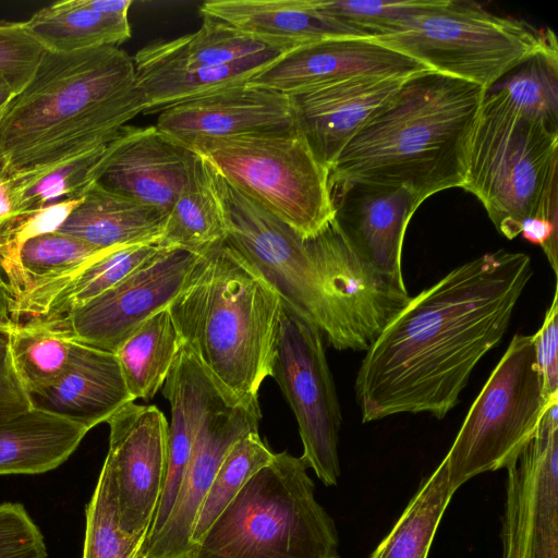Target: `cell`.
<instances>
[{
	"instance_id": "1",
	"label": "cell",
	"mask_w": 558,
	"mask_h": 558,
	"mask_svg": "<svg viewBox=\"0 0 558 558\" xmlns=\"http://www.w3.org/2000/svg\"><path fill=\"white\" fill-rule=\"evenodd\" d=\"M532 276L527 254L500 248L411 296L359 367L362 422L401 413L445 417L477 363L504 338Z\"/></svg>"
},
{
	"instance_id": "2",
	"label": "cell",
	"mask_w": 558,
	"mask_h": 558,
	"mask_svg": "<svg viewBox=\"0 0 558 558\" xmlns=\"http://www.w3.org/2000/svg\"><path fill=\"white\" fill-rule=\"evenodd\" d=\"M210 168L226 228L223 241L331 347L366 351L410 300L407 288L376 274L335 220L315 238L303 240Z\"/></svg>"
},
{
	"instance_id": "3",
	"label": "cell",
	"mask_w": 558,
	"mask_h": 558,
	"mask_svg": "<svg viewBox=\"0 0 558 558\" xmlns=\"http://www.w3.org/2000/svg\"><path fill=\"white\" fill-rule=\"evenodd\" d=\"M144 111L134 61L124 50H46L0 116V174L44 173L105 146Z\"/></svg>"
},
{
	"instance_id": "4",
	"label": "cell",
	"mask_w": 558,
	"mask_h": 558,
	"mask_svg": "<svg viewBox=\"0 0 558 558\" xmlns=\"http://www.w3.org/2000/svg\"><path fill=\"white\" fill-rule=\"evenodd\" d=\"M482 86L426 71L405 80L366 121L329 169V183L403 186L421 205L462 187Z\"/></svg>"
},
{
	"instance_id": "5",
	"label": "cell",
	"mask_w": 558,
	"mask_h": 558,
	"mask_svg": "<svg viewBox=\"0 0 558 558\" xmlns=\"http://www.w3.org/2000/svg\"><path fill=\"white\" fill-rule=\"evenodd\" d=\"M282 300L221 241L198 255L169 306L181 340L229 405L258 403L272 377Z\"/></svg>"
},
{
	"instance_id": "6",
	"label": "cell",
	"mask_w": 558,
	"mask_h": 558,
	"mask_svg": "<svg viewBox=\"0 0 558 558\" xmlns=\"http://www.w3.org/2000/svg\"><path fill=\"white\" fill-rule=\"evenodd\" d=\"M304 461L288 451L257 471L193 546L191 558H340L332 518Z\"/></svg>"
},
{
	"instance_id": "7",
	"label": "cell",
	"mask_w": 558,
	"mask_h": 558,
	"mask_svg": "<svg viewBox=\"0 0 558 558\" xmlns=\"http://www.w3.org/2000/svg\"><path fill=\"white\" fill-rule=\"evenodd\" d=\"M558 129L518 109L498 88L485 94L462 189L507 239L532 217L557 218Z\"/></svg>"
},
{
	"instance_id": "8",
	"label": "cell",
	"mask_w": 558,
	"mask_h": 558,
	"mask_svg": "<svg viewBox=\"0 0 558 558\" xmlns=\"http://www.w3.org/2000/svg\"><path fill=\"white\" fill-rule=\"evenodd\" d=\"M372 39L486 90L532 56L557 46L550 28L460 0H427L391 33Z\"/></svg>"
},
{
	"instance_id": "9",
	"label": "cell",
	"mask_w": 558,
	"mask_h": 558,
	"mask_svg": "<svg viewBox=\"0 0 558 558\" xmlns=\"http://www.w3.org/2000/svg\"><path fill=\"white\" fill-rule=\"evenodd\" d=\"M187 148L303 240L315 238L335 219L329 169L295 126L199 140Z\"/></svg>"
},
{
	"instance_id": "10",
	"label": "cell",
	"mask_w": 558,
	"mask_h": 558,
	"mask_svg": "<svg viewBox=\"0 0 558 558\" xmlns=\"http://www.w3.org/2000/svg\"><path fill=\"white\" fill-rule=\"evenodd\" d=\"M549 401L543 392L533 335L518 333L472 403L442 460L450 487L456 492L478 474L513 464Z\"/></svg>"
},
{
	"instance_id": "11",
	"label": "cell",
	"mask_w": 558,
	"mask_h": 558,
	"mask_svg": "<svg viewBox=\"0 0 558 558\" xmlns=\"http://www.w3.org/2000/svg\"><path fill=\"white\" fill-rule=\"evenodd\" d=\"M272 377L296 418L301 459L326 486L337 485L341 410L323 335L283 303Z\"/></svg>"
},
{
	"instance_id": "12",
	"label": "cell",
	"mask_w": 558,
	"mask_h": 558,
	"mask_svg": "<svg viewBox=\"0 0 558 558\" xmlns=\"http://www.w3.org/2000/svg\"><path fill=\"white\" fill-rule=\"evenodd\" d=\"M506 470L501 558H558V398Z\"/></svg>"
},
{
	"instance_id": "13",
	"label": "cell",
	"mask_w": 558,
	"mask_h": 558,
	"mask_svg": "<svg viewBox=\"0 0 558 558\" xmlns=\"http://www.w3.org/2000/svg\"><path fill=\"white\" fill-rule=\"evenodd\" d=\"M197 258L189 251L162 247L116 286L46 326L72 341L116 353L140 325L171 305Z\"/></svg>"
},
{
	"instance_id": "14",
	"label": "cell",
	"mask_w": 558,
	"mask_h": 558,
	"mask_svg": "<svg viewBox=\"0 0 558 558\" xmlns=\"http://www.w3.org/2000/svg\"><path fill=\"white\" fill-rule=\"evenodd\" d=\"M107 423L109 447L100 472L110 484L122 530L147 537L166 478L169 424L157 407L135 401Z\"/></svg>"
},
{
	"instance_id": "15",
	"label": "cell",
	"mask_w": 558,
	"mask_h": 558,
	"mask_svg": "<svg viewBox=\"0 0 558 558\" xmlns=\"http://www.w3.org/2000/svg\"><path fill=\"white\" fill-rule=\"evenodd\" d=\"M432 71L416 60L372 38L332 37L283 53L248 81L288 96L357 77H411Z\"/></svg>"
},
{
	"instance_id": "16",
	"label": "cell",
	"mask_w": 558,
	"mask_h": 558,
	"mask_svg": "<svg viewBox=\"0 0 558 558\" xmlns=\"http://www.w3.org/2000/svg\"><path fill=\"white\" fill-rule=\"evenodd\" d=\"M260 417L259 402H222L206 415L170 515L142 558H191V536L205 496L230 448L246 433L258 430Z\"/></svg>"
},
{
	"instance_id": "17",
	"label": "cell",
	"mask_w": 558,
	"mask_h": 558,
	"mask_svg": "<svg viewBox=\"0 0 558 558\" xmlns=\"http://www.w3.org/2000/svg\"><path fill=\"white\" fill-rule=\"evenodd\" d=\"M192 150L156 125H124L106 145L96 183L168 215L189 175Z\"/></svg>"
},
{
	"instance_id": "18",
	"label": "cell",
	"mask_w": 558,
	"mask_h": 558,
	"mask_svg": "<svg viewBox=\"0 0 558 558\" xmlns=\"http://www.w3.org/2000/svg\"><path fill=\"white\" fill-rule=\"evenodd\" d=\"M335 221L354 251L379 276L405 288L404 233L420 204L403 186L350 181L331 187Z\"/></svg>"
},
{
	"instance_id": "19",
	"label": "cell",
	"mask_w": 558,
	"mask_h": 558,
	"mask_svg": "<svg viewBox=\"0 0 558 558\" xmlns=\"http://www.w3.org/2000/svg\"><path fill=\"white\" fill-rule=\"evenodd\" d=\"M156 126L189 147L199 140L282 131L295 123L290 96L246 83L163 109Z\"/></svg>"
},
{
	"instance_id": "20",
	"label": "cell",
	"mask_w": 558,
	"mask_h": 558,
	"mask_svg": "<svg viewBox=\"0 0 558 558\" xmlns=\"http://www.w3.org/2000/svg\"><path fill=\"white\" fill-rule=\"evenodd\" d=\"M408 78L357 76L290 96L295 128L330 169L351 138Z\"/></svg>"
},
{
	"instance_id": "21",
	"label": "cell",
	"mask_w": 558,
	"mask_h": 558,
	"mask_svg": "<svg viewBox=\"0 0 558 558\" xmlns=\"http://www.w3.org/2000/svg\"><path fill=\"white\" fill-rule=\"evenodd\" d=\"M28 397L32 408L88 430L134 401L117 355L76 341L72 342L68 365L59 378Z\"/></svg>"
},
{
	"instance_id": "22",
	"label": "cell",
	"mask_w": 558,
	"mask_h": 558,
	"mask_svg": "<svg viewBox=\"0 0 558 558\" xmlns=\"http://www.w3.org/2000/svg\"><path fill=\"white\" fill-rule=\"evenodd\" d=\"M162 395L171 409L167 472L160 502L144 548L155 539L170 515L204 418L214 408L226 402L208 375L182 344L163 383Z\"/></svg>"
},
{
	"instance_id": "23",
	"label": "cell",
	"mask_w": 558,
	"mask_h": 558,
	"mask_svg": "<svg viewBox=\"0 0 558 558\" xmlns=\"http://www.w3.org/2000/svg\"><path fill=\"white\" fill-rule=\"evenodd\" d=\"M199 13L283 50L326 38L356 37L319 12L313 0H209L199 7Z\"/></svg>"
},
{
	"instance_id": "24",
	"label": "cell",
	"mask_w": 558,
	"mask_h": 558,
	"mask_svg": "<svg viewBox=\"0 0 558 558\" xmlns=\"http://www.w3.org/2000/svg\"><path fill=\"white\" fill-rule=\"evenodd\" d=\"M167 216L95 182L57 231L100 250L159 244Z\"/></svg>"
},
{
	"instance_id": "25",
	"label": "cell",
	"mask_w": 558,
	"mask_h": 558,
	"mask_svg": "<svg viewBox=\"0 0 558 558\" xmlns=\"http://www.w3.org/2000/svg\"><path fill=\"white\" fill-rule=\"evenodd\" d=\"M89 430L31 408L0 421V475L41 474L63 464Z\"/></svg>"
},
{
	"instance_id": "26",
	"label": "cell",
	"mask_w": 558,
	"mask_h": 558,
	"mask_svg": "<svg viewBox=\"0 0 558 558\" xmlns=\"http://www.w3.org/2000/svg\"><path fill=\"white\" fill-rule=\"evenodd\" d=\"M287 51L268 48L227 64L191 70L135 69L136 83L145 101L143 113L160 112L178 104L246 84Z\"/></svg>"
},
{
	"instance_id": "27",
	"label": "cell",
	"mask_w": 558,
	"mask_h": 558,
	"mask_svg": "<svg viewBox=\"0 0 558 558\" xmlns=\"http://www.w3.org/2000/svg\"><path fill=\"white\" fill-rule=\"evenodd\" d=\"M24 26L46 50L53 52L118 47L131 37L128 15L102 13L88 0L54 2L34 13Z\"/></svg>"
},
{
	"instance_id": "28",
	"label": "cell",
	"mask_w": 558,
	"mask_h": 558,
	"mask_svg": "<svg viewBox=\"0 0 558 558\" xmlns=\"http://www.w3.org/2000/svg\"><path fill=\"white\" fill-rule=\"evenodd\" d=\"M110 248H97L59 231L24 241L0 262V275L11 291L13 310L31 293L77 270Z\"/></svg>"
},
{
	"instance_id": "29",
	"label": "cell",
	"mask_w": 558,
	"mask_h": 558,
	"mask_svg": "<svg viewBox=\"0 0 558 558\" xmlns=\"http://www.w3.org/2000/svg\"><path fill=\"white\" fill-rule=\"evenodd\" d=\"M274 48L223 22L203 16L198 31L169 40H155L133 58L135 69H181L227 64Z\"/></svg>"
},
{
	"instance_id": "30",
	"label": "cell",
	"mask_w": 558,
	"mask_h": 558,
	"mask_svg": "<svg viewBox=\"0 0 558 558\" xmlns=\"http://www.w3.org/2000/svg\"><path fill=\"white\" fill-rule=\"evenodd\" d=\"M225 236L211 168L203 156L192 150L187 180L168 213L159 245L199 255Z\"/></svg>"
},
{
	"instance_id": "31",
	"label": "cell",
	"mask_w": 558,
	"mask_h": 558,
	"mask_svg": "<svg viewBox=\"0 0 558 558\" xmlns=\"http://www.w3.org/2000/svg\"><path fill=\"white\" fill-rule=\"evenodd\" d=\"M181 347L169 307L146 319L114 353L135 401L150 400L163 386Z\"/></svg>"
},
{
	"instance_id": "32",
	"label": "cell",
	"mask_w": 558,
	"mask_h": 558,
	"mask_svg": "<svg viewBox=\"0 0 558 558\" xmlns=\"http://www.w3.org/2000/svg\"><path fill=\"white\" fill-rule=\"evenodd\" d=\"M456 492L444 461L426 477L369 558H427L440 520Z\"/></svg>"
},
{
	"instance_id": "33",
	"label": "cell",
	"mask_w": 558,
	"mask_h": 558,
	"mask_svg": "<svg viewBox=\"0 0 558 558\" xmlns=\"http://www.w3.org/2000/svg\"><path fill=\"white\" fill-rule=\"evenodd\" d=\"M72 340L39 323L15 325L8 344L16 373L27 393L39 391L65 369Z\"/></svg>"
},
{
	"instance_id": "34",
	"label": "cell",
	"mask_w": 558,
	"mask_h": 558,
	"mask_svg": "<svg viewBox=\"0 0 558 558\" xmlns=\"http://www.w3.org/2000/svg\"><path fill=\"white\" fill-rule=\"evenodd\" d=\"M274 456L275 452L262 440L258 430L246 433L233 444L199 509L191 536L192 550L244 484Z\"/></svg>"
},
{
	"instance_id": "35",
	"label": "cell",
	"mask_w": 558,
	"mask_h": 558,
	"mask_svg": "<svg viewBox=\"0 0 558 558\" xmlns=\"http://www.w3.org/2000/svg\"><path fill=\"white\" fill-rule=\"evenodd\" d=\"M106 145L31 178L9 177L13 184L17 216L81 198L97 180Z\"/></svg>"
},
{
	"instance_id": "36",
	"label": "cell",
	"mask_w": 558,
	"mask_h": 558,
	"mask_svg": "<svg viewBox=\"0 0 558 558\" xmlns=\"http://www.w3.org/2000/svg\"><path fill=\"white\" fill-rule=\"evenodd\" d=\"M493 87L522 112L558 129V46L532 56Z\"/></svg>"
},
{
	"instance_id": "37",
	"label": "cell",
	"mask_w": 558,
	"mask_h": 558,
	"mask_svg": "<svg viewBox=\"0 0 558 558\" xmlns=\"http://www.w3.org/2000/svg\"><path fill=\"white\" fill-rule=\"evenodd\" d=\"M110 484L100 472L85 509V536L82 558H142L146 535L122 530Z\"/></svg>"
},
{
	"instance_id": "38",
	"label": "cell",
	"mask_w": 558,
	"mask_h": 558,
	"mask_svg": "<svg viewBox=\"0 0 558 558\" xmlns=\"http://www.w3.org/2000/svg\"><path fill=\"white\" fill-rule=\"evenodd\" d=\"M316 9L356 37L376 38L391 33L409 14L427 0H313Z\"/></svg>"
},
{
	"instance_id": "39",
	"label": "cell",
	"mask_w": 558,
	"mask_h": 558,
	"mask_svg": "<svg viewBox=\"0 0 558 558\" xmlns=\"http://www.w3.org/2000/svg\"><path fill=\"white\" fill-rule=\"evenodd\" d=\"M45 51L24 22L0 21V75L16 94L31 81Z\"/></svg>"
},
{
	"instance_id": "40",
	"label": "cell",
	"mask_w": 558,
	"mask_h": 558,
	"mask_svg": "<svg viewBox=\"0 0 558 558\" xmlns=\"http://www.w3.org/2000/svg\"><path fill=\"white\" fill-rule=\"evenodd\" d=\"M0 558H48L44 534L21 502H0Z\"/></svg>"
},
{
	"instance_id": "41",
	"label": "cell",
	"mask_w": 558,
	"mask_h": 558,
	"mask_svg": "<svg viewBox=\"0 0 558 558\" xmlns=\"http://www.w3.org/2000/svg\"><path fill=\"white\" fill-rule=\"evenodd\" d=\"M558 289L546 311L541 328L533 335L536 363L547 400L558 397Z\"/></svg>"
},
{
	"instance_id": "42",
	"label": "cell",
	"mask_w": 558,
	"mask_h": 558,
	"mask_svg": "<svg viewBox=\"0 0 558 558\" xmlns=\"http://www.w3.org/2000/svg\"><path fill=\"white\" fill-rule=\"evenodd\" d=\"M8 338L0 341V421L32 408L28 393L14 367Z\"/></svg>"
},
{
	"instance_id": "43",
	"label": "cell",
	"mask_w": 558,
	"mask_h": 558,
	"mask_svg": "<svg viewBox=\"0 0 558 558\" xmlns=\"http://www.w3.org/2000/svg\"><path fill=\"white\" fill-rule=\"evenodd\" d=\"M17 216L12 180L0 174V230Z\"/></svg>"
},
{
	"instance_id": "44",
	"label": "cell",
	"mask_w": 558,
	"mask_h": 558,
	"mask_svg": "<svg viewBox=\"0 0 558 558\" xmlns=\"http://www.w3.org/2000/svg\"><path fill=\"white\" fill-rule=\"evenodd\" d=\"M13 327V298L5 280L0 275V328L10 330Z\"/></svg>"
},
{
	"instance_id": "45",
	"label": "cell",
	"mask_w": 558,
	"mask_h": 558,
	"mask_svg": "<svg viewBox=\"0 0 558 558\" xmlns=\"http://www.w3.org/2000/svg\"><path fill=\"white\" fill-rule=\"evenodd\" d=\"M16 95L9 82L0 75V116L8 102Z\"/></svg>"
},
{
	"instance_id": "46",
	"label": "cell",
	"mask_w": 558,
	"mask_h": 558,
	"mask_svg": "<svg viewBox=\"0 0 558 558\" xmlns=\"http://www.w3.org/2000/svg\"><path fill=\"white\" fill-rule=\"evenodd\" d=\"M9 329L0 328V341L7 339L9 337Z\"/></svg>"
}]
</instances>
